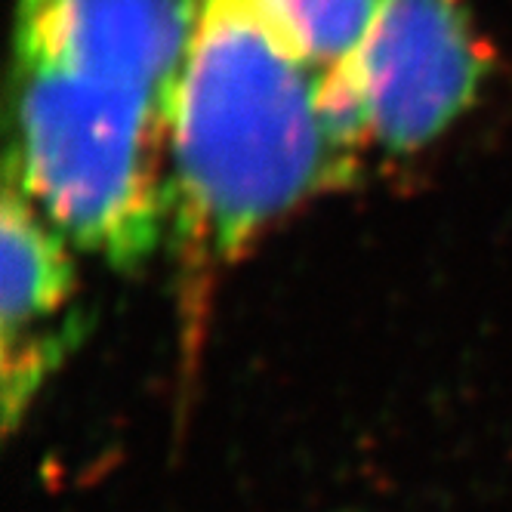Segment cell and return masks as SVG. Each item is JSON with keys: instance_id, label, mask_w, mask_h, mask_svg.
<instances>
[{"instance_id": "cell-1", "label": "cell", "mask_w": 512, "mask_h": 512, "mask_svg": "<svg viewBox=\"0 0 512 512\" xmlns=\"http://www.w3.org/2000/svg\"><path fill=\"white\" fill-rule=\"evenodd\" d=\"M358 155L324 68L253 0H201L170 105V232L195 269L235 260L275 219L349 182Z\"/></svg>"}, {"instance_id": "cell-2", "label": "cell", "mask_w": 512, "mask_h": 512, "mask_svg": "<svg viewBox=\"0 0 512 512\" xmlns=\"http://www.w3.org/2000/svg\"><path fill=\"white\" fill-rule=\"evenodd\" d=\"M7 182L71 247L136 266L173 229L170 112L142 93L16 53Z\"/></svg>"}, {"instance_id": "cell-3", "label": "cell", "mask_w": 512, "mask_h": 512, "mask_svg": "<svg viewBox=\"0 0 512 512\" xmlns=\"http://www.w3.org/2000/svg\"><path fill=\"white\" fill-rule=\"evenodd\" d=\"M491 47L463 0H386L327 99L358 149L408 155L442 136L485 84Z\"/></svg>"}, {"instance_id": "cell-4", "label": "cell", "mask_w": 512, "mask_h": 512, "mask_svg": "<svg viewBox=\"0 0 512 512\" xmlns=\"http://www.w3.org/2000/svg\"><path fill=\"white\" fill-rule=\"evenodd\" d=\"M201 0H19L16 53L142 93L170 112Z\"/></svg>"}, {"instance_id": "cell-5", "label": "cell", "mask_w": 512, "mask_h": 512, "mask_svg": "<svg viewBox=\"0 0 512 512\" xmlns=\"http://www.w3.org/2000/svg\"><path fill=\"white\" fill-rule=\"evenodd\" d=\"M71 244L10 182L4 186V426L13 432L56 364L75 346V260Z\"/></svg>"}, {"instance_id": "cell-6", "label": "cell", "mask_w": 512, "mask_h": 512, "mask_svg": "<svg viewBox=\"0 0 512 512\" xmlns=\"http://www.w3.org/2000/svg\"><path fill=\"white\" fill-rule=\"evenodd\" d=\"M253 4L309 62L334 71L358 50L386 0H253Z\"/></svg>"}]
</instances>
